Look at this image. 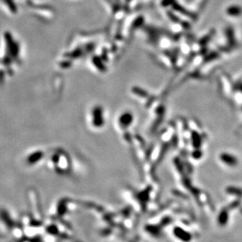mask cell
I'll use <instances>...</instances> for the list:
<instances>
[{
	"mask_svg": "<svg viewBox=\"0 0 242 242\" xmlns=\"http://www.w3.org/2000/svg\"><path fill=\"white\" fill-rule=\"evenodd\" d=\"M92 123L95 127H101L104 124L103 111L100 106H95L92 110Z\"/></svg>",
	"mask_w": 242,
	"mask_h": 242,
	"instance_id": "cell-1",
	"label": "cell"
},
{
	"mask_svg": "<svg viewBox=\"0 0 242 242\" xmlns=\"http://www.w3.org/2000/svg\"><path fill=\"white\" fill-rule=\"evenodd\" d=\"M132 121H133V116H132V113H129V112L123 113L119 119L120 126L122 128H127L132 124Z\"/></svg>",
	"mask_w": 242,
	"mask_h": 242,
	"instance_id": "cell-2",
	"label": "cell"
},
{
	"mask_svg": "<svg viewBox=\"0 0 242 242\" xmlns=\"http://www.w3.org/2000/svg\"><path fill=\"white\" fill-rule=\"evenodd\" d=\"M219 157L220 160H222L224 164L230 166V167H235L238 164V160L232 154L227 153H223L220 154Z\"/></svg>",
	"mask_w": 242,
	"mask_h": 242,
	"instance_id": "cell-3",
	"label": "cell"
},
{
	"mask_svg": "<svg viewBox=\"0 0 242 242\" xmlns=\"http://www.w3.org/2000/svg\"><path fill=\"white\" fill-rule=\"evenodd\" d=\"M174 233L176 237L181 239V240H183V241L188 242L191 240V234L188 232L185 231L183 229L180 228V227H176L174 230Z\"/></svg>",
	"mask_w": 242,
	"mask_h": 242,
	"instance_id": "cell-4",
	"label": "cell"
},
{
	"mask_svg": "<svg viewBox=\"0 0 242 242\" xmlns=\"http://www.w3.org/2000/svg\"><path fill=\"white\" fill-rule=\"evenodd\" d=\"M227 14L230 17H240L242 15V8L237 5L230 6L227 9Z\"/></svg>",
	"mask_w": 242,
	"mask_h": 242,
	"instance_id": "cell-5",
	"label": "cell"
},
{
	"mask_svg": "<svg viewBox=\"0 0 242 242\" xmlns=\"http://www.w3.org/2000/svg\"><path fill=\"white\" fill-rule=\"evenodd\" d=\"M229 213L228 208H223L219 212V215L218 216V223L220 226H225L228 222Z\"/></svg>",
	"mask_w": 242,
	"mask_h": 242,
	"instance_id": "cell-6",
	"label": "cell"
},
{
	"mask_svg": "<svg viewBox=\"0 0 242 242\" xmlns=\"http://www.w3.org/2000/svg\"><path fill=\"white\" fill-rule=\"evenodd\" d=\"M172 6H173V8L174 9V10H176V11H178V12L181 13V14H184V15H186V16H188V17H191V18H195L194 14H192L191 12H190V11H187V10H186L184 7L180 5V4L178 3V2H175Z\"/></svg>",
	"mask_w": 242,
	"mask_h": 242,
	"instance_id": "cell-7",
	"label": "cell"
},
{
	"mask_svg": "<svg viewBox=\"0 0 242 242\" xmlns=\"http://www.w3.org/2000/svg\"><path fill=\"white\" fill-rule=\"evenodd\" d=\"M191 140L193 146L196 149H199L202 145V138L199 134L196 132H193L191 134Z\"/></svg>",
	"mask_w": 242,
	"mask_h": 242,
	"instance_id": "cell-8",
	"label": "cell"
},
{
	"mask_svg": "<svg viewBox=\"0 0 242 242\" xmlns=\"http://www.w3.org/2000/svg\"><path fill=\"white\" fill-rule=\"evenodd\" d=\"M226 191L229 194L235 195V196L239 197H242V189L240 188L235 187V186H229L227 188Z\"/></svg>",
	"mask_w": 242,
	"mask_h": 242,
	"instance_id": "cell-9",
	"label": "cell"
},
{
	"mask_svg": "<svg viewBox=\"0 0 242 242\" xmlns=\"http://www.w3.org/2000/svg\"><path fill=\"white\" fill-rule=\"evenodd\" d=\"M3 2H5V4L11 12L14 14H16L17 12V7L14 0H3Z\"/></svg>",
	"mask_w": 242,
	"mask_h": 242,
	"instance_id": "cell-10",
	"label": "cell"
},
{
	"mask_svg": "<svg viewBox=\"0 0 242 242\" xmlns=\"http://www.w3.org/2000/svg\"><path fill=\"white\" fill-rule=\"evenodd\" d=\"M202 152L201 150H199L198 149H196V150H194L192 153V157H193L194 159H196V160H198L202 157Z\"/></svg>",
	"mask_w": 242,
	"mask_h": 242,
	"instance_id": "cell-11",
	"label": "cell"
},
{
	"mask_svg": "<svg viewBox=\"0 0 242 242\" xmlns=\"http://www.w3.org/2000/svg\"><path fill=\"white\" fill-rule=\"evenodd\" d=\"M240 200H237V201H234V202H232L230 205H229L228 208L229 209H234V208L240 206Z\"/></svg>",
	"mask_w": 242,
	"mask_h": 242,
	"instance_id": "cell-12",
	"label": "cell"
},
{
	"mask_svg": "<svg viewBox=\"0 0 242 242\" xmlns=\"http://www.w3.org/2000/svg\"><path fill=\"white\" fill-rule=\"evenodd\" d=\"M176 2L175 0H162L161 2V5L163 6H173V3Z\"/></svg>",
	"mask_w": 242,
	"mask_h": 242,
	"instance_id": "cell-13",
	"label": "cell"
},
{
	"mask_svg": "<svg viewBox=\"0 0 242 242\" xmlns=\"http://www.w3.org/2000/svg\"><path fill=\"white\" fill-rule=\"evenodd\" d=\"M131 1H132V0H125V2H130Z\"/></svg>",
	"mask_w": 242,
	"mask_h": 242,
	"instance_id": "cell-14",
	"label": "cell"
},
{
	"mask_svg": "<svg viewBox=\"0 0 242 242\" xmlns=\"http://www.w3.org/2000/svg\"><path fill=\"white\" fill-rule=\"evenodd\" d=\"M240 90L242 91V84H241V85H240Z\"/></svg>",
	"mask_w": 242,
	"mask_h": 242,
	"instance_id": "cell-15",
	"label": "cell"
},
{
	"mask_svg": "<svg viewBox=\"0 0 242 242\" xmlns=\"http://www.w3.org/2000/svg\"><path fill=\"white\" fill-rule=\"evenodd\" d=\"M116 1H119V0H116Z\"/></svg>",
	"mask_w": 242,
	"mask_h": 242,
	"instance_id": "cell-16",
	"label": "cell"
}]
</instances>
